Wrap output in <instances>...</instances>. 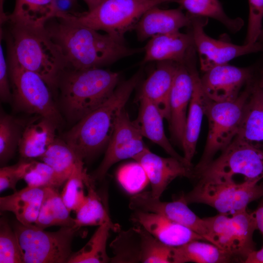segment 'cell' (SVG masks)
Segmentation results:
<instances>
[{"mask_svg": "<svg viewBox=\"0 0 263 263\" xmlns=\"http://www.w3.org/2000/svg\"><path fill=\"white\" fill-rule=\"evenodd\" d=\"M87 5L88 11H91L99 4L103 2L105 0H83Z\"/></svg>", "mask_w": 263, "mask_h": 263, "instance_id": "obj_44", "label": "cell"}, {"mask_svg": "<svg viewBox=\"0 0 263 263\" xmlns=\"http://www.w3.org/2000/svg\"><path fill=\"white\" fill-rule=\"evenodd\" d=\"M44 27L61 49L70 69L99 68L140 51L64 16L50 19Z\"/></svg>", "mask_w": 263, "mask_h": 263, "instance_id": "obj_1", "label": "cell"}, {"mask_svg": "<svg viewBox=\"0 0 263 263\" xmlns=\"http://www.w3.org/2000/svg\"><path fill=\"white\" fill-rule=\"evenodd\" d=\"M7 61L12 89V99L20 110L38 114L58 125L62 118L51 89L38 74L21 65L7 47Z\"/></svg>", "mask_w": 263, "mask_h": 263, "instance_id": "obj_8", "label": "cell"}, {"mask_svg": "<svg viewBox=\"0 0 263 263\" xmlns=\"http://www.w3.org/2000/svg\"><path fill=\"white\" fill-rule=\"evenodd\" d=\"M131 219L170 247L180 246L194 240L206 241L202 236L188 228L157 213L134 210Z\"/></svg>", "mask_w": 263, "mask_h": 263, "instance_id": "obj_20", "label": "cell"}, {"mask_svg": "<svg viewBox=\"0 0 263 263\" xmlns=\"http://www.w3.org/2000/svg\"><path fill=\"white\" fill-rule=\"evenodd\" d=\"M171 0H105L94 9L83 13H59L95 30L104 31L124 42V36L133 29L141 16L154 6Z\"/></svg>", "mask_w": 263, "mask_h": 263, "instance_id": "obj_5", "label": "cell"}, {"mask_svg": "<svg viewBox=\"0 0 263 263\" xmlns=\"http://www.w3.org/2000/svg\"><path fill=\"white\" fill-rule=\"evenodd\" d=\"M38 159L66 180L76 163L81 160L64 140L56 137Z\"/></svg>", "mask_w": 263, "mask_h": 263, "instance_id": "obj_35", "label": "cell"}, {"mask_svg": "<svg viewBox=\"0 0 263 263\" xmlns=\"http://www.w3.org/2000/svg\"><path fill=\"white\" fill-rule=\"evenodd\" d=\"M194 178L261 181L263 179V152L235 137L220 156Z\"/></svg>", "mask_w": 263, "mask_h": 263, "instance_id": "obj_11", "label": "cell"}, {"mask_svg": "<svg viewBox=\"0 0 263 263\" xmlns=\"http://www.w3.org/2000/svg\"><path fill=\"white\" fill-rule=\"evenodd\" d=\"M141 77L138 72L116 87L109 99L77 122L64 140L80 159L91 158L107 147L117 118Z\"/></svg>", "mask_w": 263, "mask_h": 263, "instance_id": "obj_2", "label": "cell"}, {"mask_svg": "<svg viewBox=\"0 0 263 263\" xmlns=\"http://www.w3.org/2000/svg\"><path fill=\"white\" fill-rule=\"evenodd\" d=\"M249 16L247 31L244 44L258 41L262 31L263 19V0H248Z\"/></svg>", "mask_w": 263, "mask_h": 263, "instance_id": "obj_39", "label": "cell"}, {"mask_svg": "<svg viewBox=\"0 0 263 263\" xmlns=\"http://www.w3.org/2000/svg\"><path fill=\"white\" fill-rule=\"evenodd\" d=\"M19 165L1 167L0 169V191L6 189L16 191L18 182L21 180Z\"/></svg>", "mask_w": 263, "mask_h": 263, "instance_id": "obj_40", "label": "cell"}, {"mask_svg": "<svg viewBox=\"0 0 263 263\" xmlns=\"http://www.w3.org/2000/svg\"><path fill=\"white\" fill-rule=\"evenodd\" d=\"M259 82L261 84V85L262 86V87L263 88V76L262 77V78L261 79V80L259 81Z\"/></svg>", "mask_w": 263, "mask_h": 263, "instance_id": "obj_46", "label": "cell"}, {"mask_svg": "<svg viewBox=\"0 0 263 263\" xmlns=\"http://www.w3.org/2000/svg\"><path fill=\"white\" fill-rule=\"evenodd\" d=\"M138 101L139 102L138 114L133 122L143 137L158 145L170 156L188 164L184 156L180 155L174 150L167 138L164 131V117L157 107L146 99L138 98Z\"/></svg>", "mask_w": 263, "mask_h": 263, "instance_id": "obj_25", "label": "cell"}, {"mask_svg": "<svg viewBox=\"0 0 263 263\" xmlns=\"http://www.w3.org/2000/svg\"><path fill=\"white\" fill-rule=\"evenodd\" d=\"M0 263H24L16 233L3 217L0 220Z\"/></svg>", "mask_w": 263, "mask_h": 263, "instance_id": "obj_38", "label": "cell"}, {"mask_svg": "<svg viewBox=\"0 0 263 263\" xmlns=\"http://www.w3.org/2000/svg\"><path fill=\"white\" fill-rule=\"evenodd\" d=\"M7 22V47L21 65L40 75L51 90H56L61 75L68 68L60 47L44 26Z\"/></svg>", "mask_w": 263, "mask_h": 263, "instance_id": "obj_3", "label": "cell"}, {"mask_svg": "<svg viewBox=\"0 0 263 263\" xmlns=\"http://www.w3.org/2000/svg\"><path fill=\"white\" fill-rule=\"evenodd\" d=\"M24 128L13 116L0 112V163L3 165L14 155Z\"/></svg>", "mask_w": 263, "mask_h": 263, "instance_id": "obj_37", "label": "cell"}, {"mask_svg": "<svg viewBox=\"0 0 263 263\" xmlns=\"http://www.w3.org/2000/svg\"><path fill=\"white\" fill-rule=\"evenodd\" d=\"M253 83L232 102L212 101L205 115L208 119V131L201 157L193 168V178L213 160L216 154L224 150L236 136L241 123L244 108L250 94Z\"/></svg>", "mask_w": 263, "mask_h": 263, "instance_id": "obj_7", "label": "cell"}, {"mask_svg": "<svg viewBox=\"0 0 263 263\" xmlns=\"http://www.w3.org/2000/svg\"><path fill=\"white\" fill-rule=\"evenodd\" d=\"M192 89V77L185 62L178 63L170 93L169 123L171 140L181 147Z\"/></svg>", "mask_w": 263, "mask_h": 263, "instance_id": "obj_19", "label": "cell"}, {"mask_svg": "<svg viewBox=\"0 0 263 263\" xmlns=\"http://www.w3.org/2000/svg\"><path fill=\"white\" fill-rule=\"evenodd\" d=\"M244 263H263V246L259 250H255L247 258Z\"/></svg>", "mask_w": 263, "mask_h": 263, "instance_id": "obj_43", "label": "cell"}, {"mask_svg": "<svg viewBox=\"0 0 263 263\" xmlns=\"http://www.w3.org/2000/svg\"><path fill=\"white\" fill-rule=\"evenodd\" d=\"M18 163L21 179L28 186L57 188L67 180L40 160L24 159Z\"/></svg>", "mask_w": 263, "mask_h": 263, "instance_id": "obj_34", "label": "cell"}, {"mask_svg": "<svg viewBox=\"0 0 263 263\" xmlns=\"http://www.w3.org/2000/svg\"><path fill=\"white\" fill-rule=\"evenodd\" d=\"M235 137L263 152V88L259 81L253 83Z\"/></svg>", "mask_w": 263, "mask_h": 263, "instance_id": "obj_24", "label": "cell"}, {"mask_svg": "<svg viewBox=\"0 0 263 263\" xmlns=\"http://www.w3.org/2000/svg\"><path fill=\"white\" fill-rule=\"evenodd\" d=\"M182 195L175 200L162 201L152 196L150 191H144L132 196L129 207L132 210L151 212L161 215L184 225L202 236L208 242V228L204 218H201L188 207Z\"/></svg>", "mask_w": 263, "mask_h": 263, "instance_id": "obj_15", "label": "cell"}, {"mask_svg": "<svg viewBox=\"0 0 263 263\" xmlns=\"http://www.w3.org/2000/svg\"><path fill=\"white\" fill-rule=\"evenodd\" d=\"M88 174L83 160L78 161L65 182L61 193L62 199L70 211L76 212L86 199L84 188L85 178Z\"/></svg>", "mask_w": 263, "mask_h": 263, "instance_id": "obj_36", "label": "cell"}, {"mask_svg": "<svg viewBox=\"0 0 263 263\" xmlns=\"http://www.w3.org/2000/svg\"><path fill=\"white\" fill-rule=\"evenodd\" d=\"M171 2L178 3L190 15L218 20L233 33L240 30L244 25L241 18L227 16L219 0H171Z\"/></svg>", "mask_w": 263, "mask_h": 263, "instance_id": "obj_33", "label": "cell"}, {"mask_svg": "<svg viewBox=\"0 0 263 263\" xmlns=\"http://www.w3.org/2000/svg\"><path fill=\"white\" fill-rule=\"evenodd\" d=\"M55 0H16L7 21L34 26H44L55 17Z\"/></svg>", "mask_w": 263, "mask_h": 263, "instance_id": "obj_31", "label": "cell"}, {"mask_svg": "<svg viewBox=\"0 0 263 263\" xmlns=\"http://www.w3.org/2000/svg\"><path fill=\"white\" fill-rule=\"evenodd\" d=\"M118 234L110 244L112 263H171L172 247L167 246L137 225Z\"/></svg>", "mask_w": 263, "mask_h": 263, "instance_id": "obj_12", "label": "cell"}, {"mask_svg": "<svg viewBox=\"0 0 263 263\" xmlns=\"http://www.w3.org/2000/svg\"><path fill=\"white\" fill-rule=\"evenodd\" d=\"M196 52L195 47H192L189 50L185 61L192 77L193 89L182 148L184 152L183 156L190 165H192L191 161L196 151L203 116L212 101L203 90L201 78L196 67Z\"/></svg>", "mask_w": 263, "mask_h": 263, "instance_id": "obj_16", "label": "cell"}, {"mask_svg": "<svg viewBox=\"0 0 263 263\" xmlns=\"http://www.w3.org/2000/svg\"><path fill=\"white\" fill-rule=\"evenodd\" d=\"M78 229L63 226L57 231L50 232L18 221L14 225L24 263H67L72 253L73 239Z\"/></svg>", "mask_w": 263, "mask_h": 263, "instance_id": "obj_10", "label": "cell"}, {"mask_svg": "<svg viewBox=\"0 0 263 263\" xmlns=\"http://www.w3.org/2000/svg\"><path fill=\"white\" fill-rule=\"evenodd\" d=\"M258 41L263 44V29L260 33Z\"/></svg>", "mask_w": 263, "mask_h": 263, "instance_id": "obj_45", "label": "cell"}, {"mask_svg": "<svg viewBox=\"0 0 263 263\" xmlns=\"http://www.w3.org/2000/svg\"><path fill=\"white\" fill-rule=\"evenodd\" d=\"M7 61L4 57L2 45H0V97L3 102L12 100L10 91Z\"/></svg>", "mask_w": 263, "mask_h": 263, "instance_id": "obj_41", "label": "cell"}, {"mask_svg": "<svg viewBox=\"0 0 263 263\" xmlns=\"http://www.w3.org/2000/svg\"><path fill=\"white\" fill-rule=\"evenodd\" d=\"M194 46L191 33L179 31L155 36L151 38L144 48L143 63L156 61L185 62L190 49Z\"/></svg>", "mask_w": 263, "mask_h": 263, "instance_id": "obj_23", "label": "cell"}, {"mask_svg": "<svg viewBox=\"0 0 263 263\" xmlns=\"http://www.w3.org/2000/svg\"><path fill=\"white\" fill-rule=\"evenodd\" d=\"M204 219L208 230V242L229 254L236 262L244 263L256 250L253 234L258 227L254 211L250 213L246 209Z\"/></svg>", "mask_w": 263, "mask_h": 263, "instance_id": "obj_9", "label": "cell"}, {"mask_svg": "<svg viewBox=\"0 0 263 263\" xmlns=\"http://www.w3.org/2000/svg\"><path fill=\"white\" fill-rule=\"evenodd\" d=\"M44 188L27 186L13 194L0 198L2 211L13 212L18 222L24 225H34L38 219Z\"/></svg>", "mask_w": 263, "mask_h": 263, "instance_id": "obj_27", "label": "cell"}, {"mask_svg": "<svg viewBox=\"0 0 263 263\" xmlns=\"http://www.w3.org/2000/svg\"><path fill=\"white\" fill-rule=\"evenodd\" d=\"M116 224L105 223L99 226L85 245L77 251L72 253L68 263H106L111 258L107 252V243L110 231H118Z\"/></svg>", "mask_w": 263, "mask_h": 263, "instance_id": "obj_32", "label": "cell"}, {"mask_svg": "<svg viewBox=\"0 0 263 263\" xmlns=\"http://www.w3.org/2000/svg\"></svg>", "mask_w": 263, "mask_h": 263, "instance_id": "obj_47", "label": "cell"}, {"mask_svg": "<svg viewBox=\"0 0 263 263\" xmlns=\"http://www.w3.org/2000/svg\"><path fill=\"white\" fill-rule=\"evenodd\" d=\"M190 15L189 32L198 54L201 70L204 72L216 66L228 64L235 58L263 51V44L258 41L251 44L239 45L214 39L207 35L204 31L208 18Z\"/></svg>", "mask_w": 263, "mask_h": 263, "instance_id": "obj_13", "label": "cell"}, {"mask_svg": "<svg viewBox=\"0 0 263 263\" xmlns=\"http://www.w3.org/2000/svg\"><path fill=\"white\" fill-rule=\"evenodd\" d=\"M190 23V14H184L181 7L162 9L157 6L150 8L141 16L134 29L139 40L143 41L156 35L178 32L183 27H188Z\"/></svg>", "mask_w": 263, "mask_h": 263, "instance_id": "obj_21", "label": "cell"}, {"mask_svg": "<svg viewBox=\"0 0 263 263\" xmlns=\"http://www.w3.org/2000/svg\"><path fill=\"white\" fill-rule=\"evenodd\" d=\"M119 74L100 68H67L61 75L57 89L68 119L76 122L105 102L119 80Z\"/></svg>", "mask_w": 263, "mask_h": 263, "instance_id": "obj_4", "label": "cell"}, {"mask_svg": "<svg viewBox=\"0 0 263 263\" xmlns=\"http://www.w3.org/2000/svg\"><path fill=\"white\" fill-rule=\"evenodd\" d=\"M144 169L151 186L152 197H160L169 184L178 177L193 178V167L176 158L159 156L147 148L133 158Z\"/></svg>", "mask_w": 263, "mask_h": 263, "instance_id": "obj_18", "label": "cell"}, {"mask_svg": "<svg viewBox=\"0 0 263 263\" xmlns=\"http://www.w3.org/2000/svg\"><path fill=\"white\" fill-rule=\"evenodd\" d=\"M194 240L172 247V263H227L236 262L225 251L209 242Z\"/></svg>", "mask_w": 263, "mask_h": 263, "instance_id": "obj_28", "label": "cell"}, {"mask_svg": "<svg viewBox=\"0 0 263 263\" xmlns=\"http://www.w3.org/2000/svg\"><path fill=\"white\" fill-rule=\"evenodd\" d=\"M143 136L123 109L119 113L113 132L108 144L104 157L91 175L94 180L101 181L109 169L116 163L132 158L147 147Z\"/></svg>", "mask_w": 263, "mask_h": 263, "instance_id": "obj_14", "label": "cell"}, {"mask_svg": "<svg viewBox=\"0 0 263 263\" xmlns=\"http://www.w3.org/2000/svg\"><path fill=\"white\" fill-rule=\"evenodd\" d=\"M193 188L182 194L188 204H203L221 214H232L246 209L263 195V182H238L230 179H198Z\"/></svg>", "mask_w": 263, "mask_h": 263, "instance_id": "obj_6", "label": "cell"}, {"mask_svg": "<svg viewBox=\"0 0 263 263\" xmlns=\"http://www.w3.org/2000/svg\"><path fill=\"white\" fill-rule=\"evenodd\" d=\"M57 125L40 116L24 129L18 147L21 157L25 159L39 158L56 138Z\"/></svg>", "mask_w": 263, "mask_h": 263, "instance_id": "obj_26", "label": "cell"}, {"mask_svg": "<svg viewBox=\"0 0 263 263\" xmlns=\"http://www.w3.org/2000/svg\"><path fill=\"white\" fill-rule=\"evenodd\" d=\"M70 212L57 188L45 187L39 212L34 225L43 229L52 226L75 227V220L71 217Z\"/></svg>", "mask_w": 263, "mask_h": 263, "instance_id": "obj_29", "label": "cell"}, {"mask_svg": "<svg viewBox=\"0 0 263 263\" xmlns=\"http://www.w3.org/2000/svg\"><path fill=\"white\" fill-rule=\"evenodd\" d=\"M252 69L228 64L216 66L200 77L207 96L216 102H232L240 94L241 88L252 81Z\"/></svg>", "mask_w": 263, "mask_h": 263, "instance_id": "obj_17", "label": "cell"}, {"mask_svg": "<svg viewBox=\"0 0 263 263\" xmlns=\"http://www.w3.org/2000/svg\"><path fill=\"white\" fill-rule=\"evenodd\" d=\"M95 181L91 175L85 177V186L87 189L84 204L75 212V227L79 229L85 226H99L105 223H113L106 206L95 189Z\"/></svg>", "mask_w": 263, "mask_h": 263, "instance_id": "obj_30", "label": "cell"}, {"mask_svg": "<svg viewBox=\"0 0 263 263\" xmlns=\"http://www.w3.org/2000/svg\"><path fill=\"white\" fill-rule=\"evenodd\" d=\"M261 199V201L257 209L254 211V213L258 229L259 230L262 235L263 241V195Z\"/></svg>", "mask_w": 263, "mask_h": 263, "instance_id": "obj_42", "label": "cell"}, {"mask_svg": "<svg viewBox=\"0 0 263 263\" xmlns=\"http://www.w3.org/2000/svg\"><path fill=\"white\" fill-rule=\"evenodd\" d=\"M177 64L173 61L158 62L154 70L144 82L138 97L153 103L168 121L170 93Z\"/></svg>", "mask_w": 263, "mask_h": 263, "instance_id": "obj_22", "label": "cell"}]
</instances>
